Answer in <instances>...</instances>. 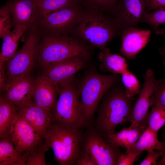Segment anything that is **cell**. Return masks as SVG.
Wrapping results in <instances>:
<instances>
[{
    "instance_id": "30bf717a",
    "label": "cell",
    "mask_w": 165,
    "mask_h": 165,
    "mask_svg": "<svg viewBox=\"0 0 165 165\" xmlns=\"http://www.w3.org/2000/svg\"><path fill=\"white\" fill-rule=\"evenodd\" d=\"M85 58L77 57L42 68V75L57 88L74 80L75 74L85 65Z\"/></svg>"
},
{
    "instance_id": "5bb4252c",
    "label": "cell",
    "mask_w": 165,
    "mask_h": 165,
    "mask_svg": "<svg viewBox=\"0 0 165 165\" xmlns=\"http://www.w3.org/2000/svg\"><path fill=\"white\" fill-rule=\"evenodd\" d=\"M16 107L17 112L44 138L53 121V112L35 105L31 101Z\"/></svg>"
},
{
    "instance_id": "83f0119b",
    "label": "cell",
    "mask_w": 165,
    "mask_h": 165,
    "mask_svg": "<svg viewBox=\"0 0 165 165\" xmlns=\"http://www.w3.org/2000/svg\"><path fill=\"white\" fill-rule=\"evenodd\" d=\"M49 148L44 138L41 143L30 152L26 165H46L45 153Z\"/></svg>"
},
{
    "instance_id": "e575fe53",
    "label": "cell",
    "mask_w": 165,
    "mask_h": 165,
    "mask_svg": "<svg viewBox=\"0 0 165 165\" xmlns=\"http://www.w3.org/2000/svg\"><path fill=\"white\" fill-rule=\"evenodd\" d=\"M125 153L121 154L118 160L116 165H133L138 159V156L130 153Z\"/></svg>"
},
{
    "instance_id": "e0dca14e",
    "label": "cell",
    "mask_w": 165,
    "mask_h": 165,
    "mask_svg": "<svg viewBox=\"0 0 165 165\" xmlns=\"http://www.w3.org/2000/svg\"><path fill=\"white\" fill-rule=\"evenodd\" d=\"M58 88L41 75L35 79L31 101L35 105L53 112L57 101Z\"/></svg>"
},
{
    "instance_id": "8992f818",
    "label": "cell",
    "mask_w": 165,
    "mask_h": 165,
    "mask_svg": "<svg viewBox=\"0 0 165 165\" xmlns=\"http://www.w3.org/2000/svg\"><path fill=\"white\" fill-rule=\"evenodd\" d=\"M81 148L88 153L96 165H116L122 153L119 147L108 142L92 127L83 134Z\"/></svg>"
},
{
    "instance_id": "f546056e",
    "label": "cell",
    "mask_w": 165,
    "mask_h": 165,
    "mask_svg": "<svg viewBox=\"0 0 165 165\" xmlns=\"http://www.w3.org/2000/svg\"><path fill=\"white\" fill-rule=\"evenodd\" d=\"M13 24L10 12L6 3L0 9V37L2 39L11 31Z\"/></svg>"
},
{
    "instance_id": "d4e9b609",
    "label": "cell",
    "mask_w": 165,
    "mask_h": 165,
    "mask_svg": "<svg viewBox=\"0 0 165 165\" xmlns=\"http://www.w3.org/2000/svg\"><path fill=\"white\" fill-rule=\"evenodd\" d=\"M34 0L42 17L79 3V0Z\"/></svg>"
},
{
    "instance_id": "603a6c76",
    "label": "cell",
    "mask_w": 165,
    "mask_h": 165,
    "mask_svg": "<svg viewBox=\"0 0 165 165\" xmlns=\"http://www.w3.org/2000/svg\"><path fill=\"white\" fill-rule=\"evenodd\" d=\"M17 114L16 106L7 98L6 94L0 97V138L9 135Z\"/></svg>"
},
{
    "instance_id": "cb8c5ba5",
    "label": "cell",
    "mask_w": 165,
    "mask_h": 165,
    "mask_svg": "<svg viewBox=\"0 0 165 165\" xmlns=\"http://www.w3.org/2000/svg\"><path fill=\"white\" fill-rule=\"evenodd\" d=\"M156 132L147 127L138 140L131 146L126 148V153L137 156L143 152L156 149L160 151L162 141H159Z\"/></svg>"
},
{
    "instance_id": "9a60e30c",
    "label": "cell",
    "mask_w": 165,
    "mask_h": 165,
    "mask_svg": "<svg viewBox=\"0 0 165 165\" xmlns=\"http://www.w3.org/2000/svg\"><path fill=\"white\" fill-rule=\"evenodd\" d=\"M35 79L29 75L6 81L1 90L8 99L16 106L31 101Z\"/></svg>"
},
{
    "instance_id": "4dcf8cb0",
    "label": "cell",
    "mask_w": 165,
    "mask_h": 165,
    "mask_svg": "<svg viewBox=\"0 0 165 165\" xmlns=\"http://www.w3.org/2000/svg\"><path fill=\"white\" fill-rule=\"evenodd\" d=\"M156 105L165 108V78L161 79L152 97L151 106Z\"/></svg>"
},
{
    "instance_id": "836d02e7",
    "label": "cell",
    "mask_w": 165,
    "mask_h": 165,
    "mask_svg": "<svg viewBox=\"0 0 165 165\" xmlns=\"http://www.w3.org/2000/svg\"><path fill=\"white\" fill-rule=\"evenodd\" d=\"M75 164L76 165H96L88 153L81 148Z\"/></svg>"
},
{
    "instance_id": "52a82bcc",
    "label": "cell",
    "mask_w": 165,
    "mask_h": 165,
    "mask_svg": "<svg viewBox=\"0 0 165 165\" xmlns=\"http://www.w3.org/2000/svg\"><path fill=\"white\" fill-rule=\"evenodd\" d=\"M38 47L36 35L35 33H31L21 48L5 63L6 81L30 75Z\"/></svg>"
},
{
    "instance_id": "8fae6325",
    "label": "cell",
    "mask_w": 165,
    "mask_h": 165,
    "mask_svg": "<svg viewBox=\"0 0 165 165\" xmlns=\"http://www.w3.org/2000/svg\"><path fill=\"white\" fill-rule=\"evenodd\" d=\"M9 135L16 149L20 152H30L44 139L17 111Z\"/></svg>"
},
{
    "instance_id": "7c38bea8",
    "label": "cell",
    "mask_w": 165,
    "mask_h": 165,
    "mask_svg": "<svg viewBox=\"0 0 165 165\" xmlns=\"http://www.w3.org/2000/svg\"><path fill=\"white\" fill-rule=\"evenodd\" d=\"M147 0H120L113 10L117 24L123 30L136 28L146 13Z\"/></svg>"
},
{
    "instance_id": "277c9868",
    "label": "cell",
    "mask_w": 165,
    "mask_h": 165,
    "mask_svg": "<svg viewBox=\"0 0 165 165\" xmlns=\"http://www.w3.org/2000/svg\"><path fill=\"white\" fill-rule=\"evenodd\" d=\"M119 75L90 73L81 82L78 89L84 115L89 124L105 94L120 80Z\"/></svg>"
},
{
    "instance_id": "484cf974",
    "label": "cell",
    "mask_w": 165,
    "mask_h": 165,
    "mask_svg": "<svg viewBox=\"0 0 165 165\" xmlns=\"http://www.w3.org/2000/svg\"><path fill=\"white\" fill-rule=\"evenodd\" d=\"M152 107L147 116L148 127L158 133L165 125V108L157 105Z\"/></svg>"
},
{
    "instance_id": "1f68e13d",
    "label": "cell",
    "mask_w": 165,
    "mask_h": 165,
    "mask_svg": "<svg viewBox=\"0 0 165 165\" xmlns=\"http://www.w3.org/2000/svg\"><path fill=\"white\" fill-rule=\"evenodd\" d=\"M119 0H83L90 6L106 9L114 10Z\"/></svg>"
},
{
    "instance_id": "ac0fdd59",
    "label": "cell",
    "mask_w": 165,
    "mask_h": 165,
    "mask_svg": "<svg viewBox=\"0 0 165 165\" xmlns=\"http://www.w3.org/2000/svg\"><path fill=\"white\" fill-rule=\"evenodd\" d=\"M6 4L15 26L20 25L27 28L40 16L34 0H11Z\"/></svg>"
},
{
    "instance_id": "8d00e7d4",
    "label": "cell",
    "mask_w": 165,
    "mask_h": 165,
    "mask_svg": "<svg viewBox=\"0 0 165 165\" xmlns=\"http://www.w3.org/2000/svg\"><path fill=\"white\" fill-rule=\"evenodd\" d=\"M163 141H162L161 148L160 150L161 152L162 155L160 160L158 162L157 165H165V131L162 134Z\"/></svg>"
},
{
    "instance_id": "d6986e66",
    "label": "cell",
    "mask_w": 165,
    "mask_h": 165,
    "mask_svg": "<svg viewBox=\"0 0 165 165\" xmlns=\"http://www.w3.org/2000/svg\"><path fill=\"white\" fill-rule=\"evenodd\" d=\"M0 138V165H26L30 152H18L9 135Z\"/></svg>"
},
{
    "instance_id": "d590c367",
    "label": "cell",
    "mask_w": 165,
    "mask_h": 165,
    "mask_svg": "<svg viewBox=\"0 0 165 165\" xmlns=\"http://www.w3.org/2000/svg\"><path fill=\"white\" fill-rule=\"evenodd\" d=\"M165 7V0H147L146 13Z\"/></svg>"
},
{
    "instance_id": "7a4b0ae2",
    "label": "cell",
    "mask_w": 165,
    "mask_h": 165,
    "mask_svg": "<svg viewBox=\"0 0 165 165\" xmlns=\"http://www.w3.org/2000/svg\"><path fill=\"white\" fill-rule=\"evenodd\" d=\"M83 134L80 130L62 125L53 121L45 138L60 165L75 164L81 148Z\"/></svg>"
},
{
    "instance_id": "4fadbf2b",
    "label": "cell",
    "mask_w": 165,
    "mask_h": 165,
    "mask_svg": "<svg viewBox=\"0 0 165 165\" xmlns=\"http://www.w3.org/2000/svg\"><path fill=\"white\" fill-rule=\"evenodd\" d=\"M79 3L42 17L40 23L46 31L60 35L70 28L77 20L80 12Z\"/></svg>"
},
{
    "instance_id": "d6a6232c",
    "label": "cell",
    "mask_w": 165,
    "mask_h": 165,
    "mask_svg": "<svg viewBox=\"0 0 165 165\" xmlns=\"http://www.w3.org/2000/svg\"><path fill=\"white\" fill-rule=\"evenodd\" d=\"M162 155L160 151H155L151 150L148 151V154L144 159L139 164L140 165H157L158 159Z\"/></svg>"
},
{
    "instance_id": "4316f807",
    "label": "cell",
    "mask_w": 165,
    "mask_h": 165,
    "mask_svg": "<svg viewBox=\"0 0 165 165\" xmlns=\"http://www.w3.org/2000/svg\"><path fill=\"white\" fill-rule=\"evenodd\" d=\"M121 75V80L127 97L134 100L140 91V82L135 76L130 71Z\"/></svg>"
},
{
    "instance_id": "5b68a950",
    "label": "cell",
    "mask_w": 165,
    "mask_h": 165,
    "mask_svg": "<svg viewBox=\"0 0 165 165\" xmlns=\"http://www.w3.org/2000/svg\"><path fill=\"white\" fill-rule=\"evenodd\" d=\"M38 63L43 68L73 57L85 58L88 52L81 44L72 38L60 35L45 38L38 49Z\"/></svg>"
},
{
    "instance_id": "7402d4cb",
    "label": "cell",
    "mask_w": 165,
    "mask_h": 165,
    "mask_svg": "<svg viewBox=\"0 0 165 165\" xmlns=\"http://www.w3.org/2000/svg\"><path fill=\"white\" fill-rule=\"evenodd\" d=\"M147 127L131 124L129 127L114 133L106 140L116 146L127 148L133 145L138 140Z\"/></svg>"
},
{
    "instance_id": "ba28073f",
    "label": "cell",
    "mask_w": 165,
    "mask_h": 165,
    "mask_svg": "<svg viewBox=\"0 0 165 165\" xmlns=\"http://www.w3.org/2000/svg\"><path fill=\"white\" fill-rule=\"evenodd\" d=\"M79 32L85 40L102 50L115 35L116 31L114 25L107 19L90 15L81 23Z\"/></svg>"
},
{
    "instance_id": "44dd1931",
    "label": "cell",
    "mask_w": 165,
    "mask_h": 165,
    "mask_svg": "<svg viewBox=\"0 0 165 165\" xmlns=\"http://www.w3.org/2000/svg\"><path fill=\"white\" fill-rule=\"evenodd\" d=\"M27 29L25 26L17 25L3 38L0 54V70H4L5 63L16 53L20 38Z\"/></svg>"
},
{
    "instance_id": "ffe728a7",
    "label": "cell",
    "mask_w": 165,
    "mask_h": 165,
    "mask_svg": "<svg viewBox=\"0 0 165 165\" xmlns=\"http://www.w3.org/2000/svg\"><path fill=\"white\" fill-rule=\"evenodd\" d=\"M98 59L100 68L104 72L121 75L130 71L125 59L118 54L112 53L108 48L102 50Z\"/></svg>"
},
{
    "instance_id": "2e32d148",
    "label": "cell",
    "mask_w": 165,
    "mask_h": 165,
    "mask_svg": "<svg viewBox=\"0 0 165 165\" xmlns=\"http://www.w3.org/2000/svg\"><path fill=\"white\" fill-rule=\"evenodd\" d=\"M151 31L131 27L124 29L122 34L120 50L128 60L134 59L149 41Z\"/></svg>"
},
{
    "instance_id": "6da1fadb",
    "label": "cell",
    "mask_w": 165,
    "mask_h": 165,
    "mask_svg": "<svg viewBox=\"0 0 165 165\" xmlns=\"http://www.w3.org/2000/svg\"><path fill=\"white\" fill-rule=\"evenodd\" d=\"M101 100L94 128L106 140L117 126L129 122L133 100L127 96L123 85L111 88Z\"/></svg>"
},
{
    "instance_id": "f35d334b",
    "label": "cell",
    "mask_w": 165,
    "mask_h": 165,
    "mask_svg": "<svg viewBox=\"0 0 165 165\" xmlns=\"http://www.w3.org/2000/svg\"><path fill=\"white\" fill-rule=\"evenodd\" d=\"M162 63L163 65L165 66V60L163 61Z\"/></svg>"
},
{
    "instance_id": "f1b7e54d",
    "label": "cell",
    "mask_w": 165,
    "mask_h": 165,
    "mask_svg": "<svg viewBox=\"0 0 165 165\" xmlns=\"http://www.w3.org/2000/svg\"><path fill=\"white\" fill-rule=\"evenodd\" d=\"M141 22L148 24L156 33H159V26L165 23V7L156 10L152 13H145Z\"/></svg>"
},
{
    "instance_id": "3957f363",
    "label": "cell",
    "mask_w": 165,
    "mask_h": 165,
    "mask_svg": "<svg viewBox=\"0 0 165 165\" xmlns=\"http://www.w3.org/2000/svg\"><path fill=\"white\" fill-rule=\"evenodd\" d=\"M58 89L59 98L53 112V121L78 130L89 124L74 80Z\"/></svg>"
},
{
    "instance_id": "9c48e42d",
    "label": "cell",
    "mask_w": 165,
    "mask_h": 165,
    "mask_svg": "<svg viewBox=\"0 0 165 165\" xmlns=\"http://www.w3.org/2000/svg\"><path fill=\"white\" fill-rule=\"evenodd\" d=\"M144 82L133 106L129 122L131 124L147 127V116L151 106L152 97L155 90L161 79H157L153 72L148 69L144 76Z\"/></svg>"
},
{
    "instance_id": "74e56055",
    "label": "cell",
    "mask_w": 165,
    "mask_h": 165,
    "mask_svg": "<svg viewBox=\"0 0 165 165\" xmlns=\"http://www.w3.org/2000/svg\"><path fill=\"white\" fill-rule=\"evenodd\" d=\"M159 52L160 53L163 55L165 56V49L161 48L159 50Z\"/></svg>"
}]
</instances>
